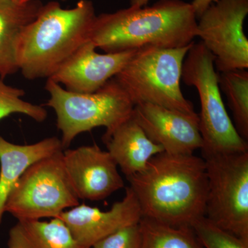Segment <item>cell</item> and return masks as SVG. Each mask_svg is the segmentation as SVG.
<instances>
[{"label":"cell","mask_w":248,"mask_h":248,"mask_svg":"<svg viewBox=\"0 0 248 248\" xmlns=\"http://www.w3.org/2000/svg\"><path fill=\"white\" fill-rule=\"evenodd\" d=\"M126 179L143 217L181 227L205 215L208 175L203 158L163 152Z\"/></svg>","instance_id":"1"},{"label":"cell","mask_w":248,"mask_h":248,"mask_svg":"<svg viewBox=\"0 0 248 248\" xmlns=\"http://www.w3.org/2000/svg\"><path fill=\"white\" fill-rule=\"evenodd\" d=\"M197 19L190 3L159 0L151 6H131L96 16L90 41L105 53L145 47L177 48L193 43Z\"/></svg>","instance_id":"2"},{"label":"cell","mask_w":248,"mask_h":248,"mask_svg":"<svg viewBox=\"0 0 248 248\" xmlns=\"http://www.w3.org/2000/svg\"><path fill=\"white\" fill-rule=\"evenodd\" d=\"M96 16L90 0H80L72 9H63L56 1L43 5L18 45V68L23 76L28 79L53 76L90 41Z\"/></svg>","instance_id":"3"},{"label":"cell","mask_w":248,"mask_h":248,"mask_svg":"<svg viewBox=\"0 0 248 248\" xmlns=\"http://www.w3.org/2000/svg\"><path fill=\"white\" fill-rule=\"evenodd\" d=\"M45 88L49 94L45 106L56 114L64 150L80 134L98 127H105L106 133L112 131L132 115L135 108L115 78L94 93L71 92L50 79Z\"/></svg>","instance_id":"4"},{"label":"cell","mask_w":248,"mask_h":248,"mask_svg":"<svg viewBox=\"0 0 248 248\" xmlns=\"http://www.w3.org/2000/svg\"><path fill=\"white\" fill-rule=\"evenodd\" d=\"M193 43L182 48L139 49L115 79L135 106L148 103L195 115L180 86L183 63Z\"/></svg>","instance_id":"5"},{"label":"cell","mask_w":248,"mask_h":248,"mask_svg":"<svg viewBox=\"0 0 248 248\" xmlns=\"http://www.w3.org/2000/svg\"><path fill=\"white\" fill-rule=\"evenodd\" d=\"M215 57L202 42L195 43L183 63L182 79L195 86L200 97V130L202 151L215 153L248 151V142L241 138L230 118L222 99Z\"/></svg>","instance_id":"6"},{"label":"cell","mask_w":248,"mask_h":248,"mask_svg":"<svg viewBox=\"0 0 248 248\" xmlns=\"http://www.w3.org/2000/svg\"><path fill=\"white\" fill-rule=\"evenodd\" d=\"M63 151L36 161L23 173L5 203L18 221L56 218L79 205L63 162Z\"/></svg>","instance_id":"7"},{"label":"cell","mask_w":248,"mask_h":248,"mask_svg":"<svg viewBox=\"0 0 248 248\" xmlns=\"http://www.w3.org/2000/svg\"><path fill=\"white\" fill-rule=\"evenodd\" d=\"M202 153L208 175L204 216L248 242V151Z\"/></svg>","instance_id":"8"},{"label":"cell","mask_w":248,"mask_h":248,"mask_svg":"<svg viewBox=\"0 0 248 248\" xmlns=\"http://www.w3.org/2000/svg\"><path fill=\"white\" fill-rule=\"evenodd\" d=\"M248 0H218L199 18L197 37L215 57L218 73L248 69Z\"/></svg>","instance_id":"9"},{"label":"cell","mask_w":248,"mask_h":248,"mask_svg":"<svg viewBox=\"0 0 248 248\" xmlns=\"http://www.w3.org/2000/svg\"><path fill=\"white\" fill-rule=\"evenodd\" d=\"M63 156L68 177L79 200H103L124 187L115 160L97 145L65 149Z\"/></svg>","instance_id":"10"},{"label":"cell","mask_w":248,"mask_h":248,"mask_svg":"<svg viewBox=\"0 0 248 248\" xmlns=\"http://www.w3.org/2000/svg\"><path fill=\"white\" fill-rule=\"evenodd\" d=\"M133 115L147 136L169 154L190 155L202 149L198 114L188 115L155 104L135 106Z\"/></svg>","instance_id":"11"},{"label":"cell","mask_w":248,"mask_h":248,"mask_svg":"<svg viewBox=\"0 0 248 248\" xmlns=\"http://www.w3.org/2000/svg\"><path fill=\"white\" fill-rule=\"evenodd\" d=\"M91 41L73 54L48 79L71 92L94 93L115 78L138 50L101 54Z\"/></svg>","instance_id":"12"},{"label":"cell","mask_w":248,"mask_h":248,"mask_svg":"<svg viewBox=\"0 0 248 248\" xmlns=\"http://www.w3.org/2000/svg\"><path fill=\"white\" fill-rule=\"evenodd\" d=\"M142 217L138 199L128 187L123 200L116 202L107 211L82 203L68 209L58 218L66 223L80 245L91 248L117 230L139 223Z\"/></svg>","instance_id":"13"},{"label":"cell","mask_w":248,"mask_h":248,"mask_svg":"<svg viewBox=\"0 0 248 248\" xmlns=\"http://www.w3.org/2000/svg\"><path fill=\"white\" fill-rule=\"evenodd\" d=\"M102 140L126 178L141 172L153 156L164 152L147 136L133 112L112 131L105 133Z\"/></svg>","instance_id":"14"},{"label":"cell","mask_w":248,"mask_h":248,"mask_svg":"<svg viewBox=\"0 0 248 248\" xmlns=\"http://www.w3.org/2000/svg\"><path fill=\"white\" fill-rule=\"evenodd\" d=\"M63 150L61 140L56 137L18 145L0 136V225L6 200L23 173L36 161Z\"/></svg>","instance_id":"15"},{"label":"cell","mask_w":248,"mask_h":248,"mask_svg":"<svg viewBox=\"0 0 248 248\" xmlns=\"http://www.w3.org/2000/svg\"><path fill=\"white\" fill-rule=\"evenodd\" d=\"M42 6L37 0L23 4L0 0V79L19 71L17 48L21 35Z\"/></svg>","instance_id":"16"},{"label":"cell","mask_w":248,"mask_h":248,"mask_svg":"<svg viewBox=\"0 0 248 248\" xmlns=\"http://www.w3.org/2000/svg\"><path fill=\"white\" fill-rule=\"evenodd\" d=\"M8 248H86L73 237L61 218L18 221L11 228Z\"/></svg>","instance_id":"17"},{"label":"cell","mask_w":248,"mask_h":248,"mask_svg":"<svg viewBox=\"0 0 248 248\" xmlns=\"http://www.w3.org/2000/svg\"><path fill=\"white\" fill-rule=\"evenodd\" d=\"M141 248H205L190 226L174 227L142 217Z\"/></svg>","instance_id":"18"},{"label":"cell","mask_w":248,"mask_h":248,"mask_svg":"<svg viewBox=\"0 0 248 248\" xmlns=\"http://www.w3.org/2000/svg\"><path fill=\"white\" fill-rule=\"evenodd\" d=\"M220 89L226 94L232 112L234 126L241 138H248V72L247 70L218 73Z\"/></svg>","instance_id":"19"},{"label":"cell","mask_w":248,"mask_h":248,"mask_svg":"<svg viewBox=\"0 0 248 248\" xmlns=\"http://www.w3.org/2000/svg\"><path fill=\"white\" fill-rule=\"evenodd\" d=\"M22 89L5 84L0 79V120L14 113L28 116L37 122H45L48 112L43 106L26 102Z\"/></svg>","instance_id":"20"},{"label":"cell","mask_w":248,"mask_h":248,"mask_svg":"<svg viewBox=\"0 0 248 248\" xmlns=\"http://www.w3.org/2000/svg\"><path fill=\"white\" fill-rule=\"evenodd\" d=\"M190 227L205 248H248V241L215 226L205 216L192 221Z\"/></svg>","instance_id":"21"},{"label":"cell","mask_w":248,"mask_h":248,"mask_svg":"<svg viewBox=\"0 0 248 248\" xmlns=\"http://www.w3.org/2000/svg\"><path fill=\"white\" fill-rule=\"evenodd\" d=\"M142 235L140 222L117 230L98 241L93 248H141Z\"/></svg>","instance_id":"22"},{"label":"cell","mask_w":248,"mask_h":248,"mask_svg":"<svg viewBox=\"0 0 248 248\" xmlns=\"http://www.w3.org/2000/svg\"><path fill=\"white\" fill-rule=\"evenodd\" d=\"M149 1L150 0H131L130 5L138 6V7H143L146 6ZM217 1L218 0H193L191 4L193 7L197 19H198L202 16L210 5L217 2Z\"/></svg>","instance_id":"23"},{"label":"cell","mask_w":248,"mask_h":248,"mask_svg":"<svg viewBox=\"0 0 248 248\" xmlns=\"http://www.w3.org/2000/svg\"><path fill=\"white\" fill-rule=\"evenodd\" d=\"M12 1L17 3V4H23L29 2V1H32V0H12Z\"/></svg>","instance_id":"24"},{"label":"cell","mask_w":248,"mask_h":248,"mask_svg":"<svg viewBox=\"0 0 248 248\" xmlns=\"http://www.w3.org/2000/svg\"><path fill=\"white\" fill-rule=\"evenodd\" d=\"M62 1H66V0H62Z\"/></svg>","instance_id":"25"},{"label":"cell","mask_w":248,"mask_h":248,"mask_svg":"<svg viewBox=\"0 0 248 248\" xmlns=\"http://www.w3.org/2000/svg\"></svg>","instance_id":"26"}]
</instances>
